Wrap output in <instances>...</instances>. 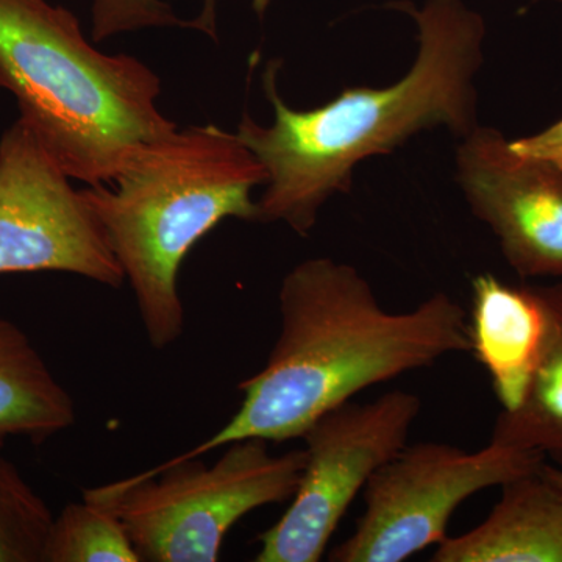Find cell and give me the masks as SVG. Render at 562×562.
<instances>
[{"instance_id": "cell-15", "label": "cell", "mask_w": 562, "mask_h": 562, "mask_svg": "<svg viewBox=\"0 0 562 562\" xmlns=\"http://www.w3.org/2000/svg\"><path fill=\"white\" fill-rule=\"evenodd\" d=\"M262 13L269 0H254ZM151 27H183L216 40V0H92V40L95 43Z\"/></svg>"}, {"instance_id": "cell-7", "label": "cell", "mask_w": 562, "mask_h": 562, "mask_svg": "<svg viewBox=\"0 0 562 562\" xmlns=\"http://www.w3.org/2000/svg\"><path fill=\"white\" fill-rule=\"evenodd\" d=\"M422 408L408 391L346 402L313 422L302 438L305 465L291 505L260 535L257 562H317L373 473L401 452Z\"/></svg>"}, {"instance_id": "cell-13", "label": "cell", "mask_w": 562, "mask_h": 562, "mask_svg": "<svg viewBox=\"0 0 562 562\" xmlns=\"http://www.w3.org/2000/svg\"><path fill=\"white\" fill-rule=\"evenodd\" d=\"M536 286L546 313L541 357L522 401L495 419L491 441L531 450L562 471V280Z\"/></svg>"}, {"instance_id": "cell-18", "label": "cell", "mask_w": 562, "mask_h": 562, "mask_svg": "<svg viewBox=\"0 0 562 562\" xmlns=\"http://www.w3.org/2000/svg\"><path fill=\"white\" fill-rule=\"evenodd\" d=\"M543 472L553 480L554 483L560 484L562 487V471L561 469L554 468V465L549 464V462H543L542 464Z\"/></svg>"}, {"instance_id": "cell-3", "label": "cell", "mask_w": 562, "mask_h": 562, "mask_svg": "<svg viewBox=\"0 0 562 562\" xmlns=\"http://www.w3.org/2000/svg\"><path fill=\"white\" fill-rule=\"evenodd\" d=\"M266 181L238 135L209 124L177 128L136 151L110 184L81 190L131 283L154 349H168L184 330V258L222 221H257L251 191Z\"/></svg>"}, {"instance_id": "cell-12", "label": "cell", "mask_w": 562, "mask_h": 562, "mask_svg": "<svg viewBox=\"0 0 562 562\" xmlns=\"http://www.w3.org/2000/svg\"><path fill=\"white\" fill-rule=\"evenodd\" d=\"M76 417V403L27 335L0 317V447L10 438L44 441Z\"/></svg>"}, {"instance_id": "cell-10", "label": "cell", "mask_w": 562, "mask_h": 562, "mask_svg": "<svg viewBox=\"0 0 562 562\" xmlns=\"http://www.w3.org/2000/svg\"><path fill=\"white\" fill-rule=\"evenodd\" d=\"M471 351L490 375L502 412L522 401L541 357L546 313L536 284L480 273L472 280Z\"/></svg>"}, {"instance_id": "cell-14", "label": "cell", "mask_w": 562, "mask_h": 562, "mask_svg": "<svg viewBox=\"0 0 562 562\" xmlns=\"http://www.w3.org/2000/svg\"><path fill=\"white\" fill-rule=\"evenodd\" d=\"M120 517L101 503H69L54 517L44 562H139Z\"/></svg>"}, {"instance_id": "cell-2", "label": "cell", "mask_w": 562, "mask_h": 562, "mask_svg": "<svg viewBox=\"0 0 562 562\" xmlns=\"http://www.w3.org/2000/svg\"><path fill=\"white\" fill-rule=\"evenodd\" d=\"M279 306V338L265 368L239 384L238 412L180 458H201L239 439L302 438L361 391L471 351L469 314L446 292L391 313L353 266L327 257L286 273Z\"/></svg>"}, {"instance_id": "cell-4", "label": "cell", "mask_w": 562, "mask_h": 562, "mask_svg": "<svg viewBox=\"0 0 562 562\" xmlns=\"http://www.w3.org/2000/svg\"><path fill=\"white\" fill-rule=\"evenodd\" d=\"M0 88L70 179L110 184L136 151L176 132L157 109L161 80L106 55L76 14L47 0H0Z\"/></svg>"}, {"instance_id": "cell-17", "label": "cell", "mask_w": 562, "mask_h": 562, "mask_svg": "<svg viewBox=\"0 0 562 562\" xmlns=\"http://www.w3.org/2000/svg\"><path fill=\"white\" fill-rule=\"evenodd\" d=\"M509 147L522 157L549 162L562 171V120L535 135L509 139Z\"/></svg>"}, {"instance_id": "cell-19", "label": "cell", "mask_w": 562, "mask_h": 562, "mask_svg": "<svg viewBox=\"0 0 562 562\" xmlns=\"http://www.w3.org/2000/svg\"><path fill=\"white\" fill-rule=\"evenodd\" d=\"M532 2H554V3H562V0H532Z\"/></svg>"}, {"instance_id": "cell-5", "label": "cell", "mask_w": 562, "mask_h": 562, "mask_svg": "<svg viewBox=\"0 0 562 562\" xmlns=\"http://www.w3.org/2000/svg\"><path fill=\"white\" fill-rule=\"evenodd\" d=\"M303 465V449L273 454L262 439H239L214 464L173 457L83 497L120 517L140 561L214 562L244 516L291 501Z\"/></svg>"}, {"instance_id": "cell-1", "label": "cell", "mask_w": 562, "mask_h": 562, "mask_svg": "<svg viewBox=\"0 0 562 562\" xmlns=\"http://www.w3.org/2000/svg\"><path fill=\"white\" fill-rule=\"evenodd\" d=\"M419 29V50L405 77L384 88H346L313 110H294L277 88L279 63L262 87L271 125L244 114L238 138L261 162L268 181L257 222H284L308 236L333 195L349 194L361 161L390 155L417 133L447 128L462 139L479 127L475 77L484 61L486 24L462 0L392 3Z\"/></svg>"}, {"instance_id": "cell-6", "label": "cell", "mask_w": 562, "mask_h": 562, "mask_svg": "<svg viewBox=\"0 0 562 562\" xmlns=\"http://www.w3.org/2000/svg\"><path fill=\"white\" fill-rule=\"evenodd\" d=\"M541 454L497 441L479 452L443 442L405 446L364 487V513L331 550L335 562H403L439 546L454 512L480 491L536 471Z\"/></svg>"}, {"instance_id": "cell-8", "label": "cell", "mask_w": 562, "mask_h": 562, "mask_svg": "<svg viewBox=\"0 0 562 562\" xmlns=\"http://www.w3.org/2000/svg\"><path fill=\"white\" fill-rule=\"evenodd\" d=\"M38 135L18 120L0 139V273L68 272L125 281L101 222Z\"/></svg>"}, {"instance_id": "cell-9", "label": "cell", "mask_w": 562, "mask_h": 562, "mask_svg": "<svg viewBox=\"0 0 562 562\" xmlns=\"http://www.w3.org/2000/svg\"><path fill=\"white\" fill-rule=\"evenodd\" d=\"M457 181L522 280H562V171L522 157L498 128L479 125L457 149Z\"/></svg>"}, {"instance_id": "cell-16", "label": "cell", "mask_w": 562, "mask_h": 562, "mask_svg": "<svg viewBox=\"0 0 562 562\" xmlns=\"http://www.w3.org/2000/svg\"><path fill=\"white\" fill-rule=\"evenodd\" d=\"M52 524L49 506L0 458V562H44Z\"/></svg>"}, {"instance_id": "cell-11", "label": "cell", "mask_w": 562, "mask_h": 562, "mask_svg": "<svg viewBox=\"0 0 562 562\" xmlns=\"http://www.w3.org/2000/svg\"><path fill=\"white\" fill-rule=\"evenodd\" d=\"M542 464L503 484L490 516L464 535L447 536L431 561L562 562V487Z\"/></svg>"}]
</instances>
